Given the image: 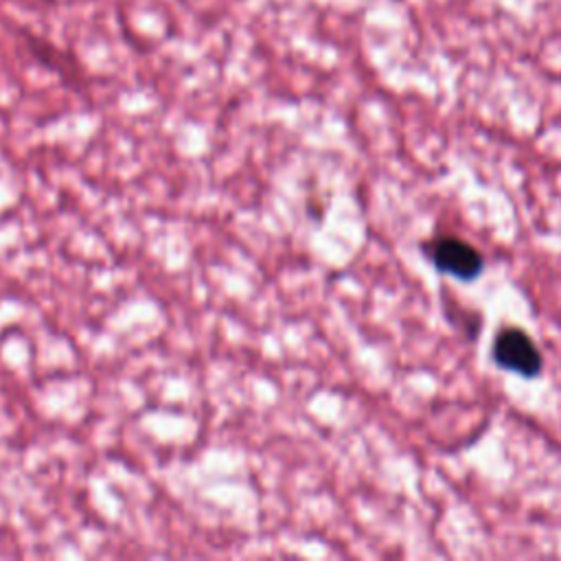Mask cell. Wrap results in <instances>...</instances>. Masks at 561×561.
I'll return each instance as SVG.
<instances>
[{
    "label": "cell",
    "mask_w": 561,
    "mask_h": 561,
    "mask_svg": "<svg viewBox=\"0 0 561 561\" xmlns=\"http://www.w3.org/2000/svg\"><path fill=\"white\" fill-rule=\"evenodd\" d=\"M491 357L497 368L515 373L519 377H539L543 368V355L528 331L519 327H502L493 340Z\"/></svg>",
    "instance_id": "1"
},
{
    "label": "cell",
    "mask_w": 561,
    "mask_h": 561,
    "mask_svg": "<svg viewBox=\"0 0 561 561\" xmlns=\"http://www.w3.org/2000/svg\"><path fill=\"white\" fill-rule=\"evenodd\" d=\"M425 254L438 272L462 283L476 280L484 272L482 252L456 234L434 237L430 243H425Z\"/></svg>",
    "instance_id": "2"
}]
</instances>
